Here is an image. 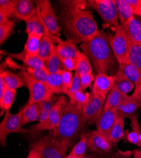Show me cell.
<instances>
[{
  "mask_svg": "<svg viewBox=\"0 0 141 158\" xmlns=\"http://www.w3.org/2000/svg\"><path fill=\"white\" fill-rule=\"evenodd\" d=\"M60 22L64 33L77 43L89 41L98 29L92 11L85 9L87 1H61Z\"/></svg>",
  "mask_w": 141,
  "mask_h": 158,
  "instance_id": "1",
  "label": "cell"
},
{
  "mask_svg": "<svg viewBox=\"0 0 141 158\" xmlns=\"http://www.w3.org/2000/svg\"><path fill=\"white\" fill-rule=\"evenodd\" d=\"M112 37L111 34L99 31L91 40L80 45L83 52L91 60L97 73L108 74L118 63L110 44Z\"/></svg>",
  "mask_w": 141,
  "mask_h": 158,
  "instance_id": "2",
  "label": "cell"
},
{
  "mask_svg": "<svg viewBox=\"0 0 141 158\" xmlns=\"http://www.w3.org/2000/svg\"><path fill=\"white\" fill-rule=\"evenodd\" d=\"M87 121L83 109L75 103L68 102L61 110L58 127L51 134L61 140H66L72 145L78 137H82Z\"/></svg>",
  "mask_w": 141,
  "mask_h": 158,
  "instance_id": "3",
  "label": "cell"
},
{
  "mask_svg": "<svg viewBox=\"0 0 141 158\" xmlns=\"http://www.w3.org/2000/svg\"><path fill=\"white\" fill-rule=\"evenodd\" d=\"M71 146L70 142L61 140L50 134L33 141L31 143V149L39 153L43 158H65Z\"/></svg>",
  "mask_w": 141,
  "mask_h": 158,
  "instance_id": "4",
  "label": "cell"
},
{
  "mask_svg": "<svg viewBox=\"0 0 141 158\" xmlns=\"http://www.w3.org/2000/svg\"><path fill=\"white\" fill-rule=\"evenodd\" d=\"M25 81L29 92V97L27 104L41 102L43 101H54L56 97L46 83L37 81L25 70L18 73Z\"/></svg>",
  "mask_w": 141,
  "mask_h": 158,
  "instance_id": "5",
  "label": "cell"
},
{
  "mask_svg": "<svg viewBox=\"0 0 141 158\" xmlns=\"http://www.w3.org/2000/svg\"><path fill=\"white\" fill-rule=\"evenodd\" d=\"M67 102V100L65 97L60 96L55 102L53 108L49 111L46 119L43 122L30 127L27 130V133L35 135L43 131L55 130L59 125L62 108Z\"/></svg>",
  "mask_w": 141,
  "mask_h": 158,
  "instance_id": "6",
  "label": "cell"
},
{
  "mask_svg": "<svg viewBox=\"0 0 141 158\" xmlns=\"http://www.w3.org/2000/svg\"><path fill=\"white\" fill-rule=\"evenodd\" d=\"M110 44L118 64L128 63L132 42L121 25L116 28Z\"/></svg>",
  "mask_w": 141,
  "mask_h": 158,
  "instance_id": "7",
  "label": "cell"
},
{
  "mask_svg": "<svg viewBox=\"0 0 141 158\" xmlns=\"http://www.w3.org/2000/svg\"><path fill=\"white\" fill-rule=\"evenodd\" d=\"M15 133H27V130L22 128L21 111L14 114L7 111L0 123V144L2 148L6 146L7 137Z\"/></svg>",
  "mask_w": 141,
  "mask_h": 158,
  "instance_id": "8",
  "label": "cell"
},
{
  "mask_svg": "<svg viewBox=\"0 0 141 158\" xmlns=\"http://www.w3.org/2000/svg\"><path fill=\"white\" fill-rule=\"evenodd\" d=\"M87 6L96 10L106 23L116 28L120 25L114 0H89Z\"/></svg>",
  "mask_w": 141,
  "mask_h": 158,
  "instance_id": "9",
  "label": "cell"
},
{
  "mask_svg": "<svg viewBox=\"0 0 141 158\" xmlns=\"http://www.w3.org/2000/svg\"><path fill=\"white\" fill-rule=\"evenodd\" d=\"M35 2L39 7L41 15L46 27L55 37H60L61 28L58 23V19L50 2L48 0Z\"/></svg>",
  "mask_w": 141,
  "mask_h": 158,
  "instance_id": "10",
  "label": "cell"
},
{
  "mask_svg": "<svg viewBox=\"0 0 141 158\" xmlns=\"http://www.w3.org/2000/svg\"><path fill=\"white\" fill-rule=\"evenodd\" d=\"M114 85V75H109L103 73H97L92 87V95L99 96L105 101Z\"/></svg>",
  "mask_w": 141,
  "mask_h": 158,
  "instance_id": "11",
  "label": "cell"
},
{
  "mask_svg": "<svg viewBox=\"0 0 141 158\" xmlns=\"http://www.w3.org/2000/svg\"><path fill=\"white\" fill-rule=\"evenodd\" d=\"M87 146L88 150L99 155L108 154L112 148L107 139L97 130L87 133Z\"/></svg>",
  "mask_w": 141,
  "mask_h": 158,
  "instance_id": "12",
  "label": "cell"
},
{
  "mask_svg": "<svg viewBox=\"0 0 141 158\" xmlns=\"http://www.w3.org/2000/svg\"><path fill=\"white\" fill-rule=\"evenodd\" d=\"M12 17L18 20L26 21L37 11L35 2L32 0H13Z\"/></svg>",
  "mask_w": 141,
  "mask_h": 158,
  "instance_id": "13",
  "label": "cell"
},
{
  "mask_svg": "<svg viewBox=\"0 0 141 158\" xmlns=\"http://www.w3.org/2000/svg\"><path fill=\"white\" fill-rule=\"evenodd\" d=\"M105 102L99 96L95 95L91 96L88 104L83 109L84 115L89 124L93 125L96 123L103 110Z\"/></svg>",
  "mask_w": 141,
  "mask_h": 158,
  "instance_id": "14",
  "label": "cell"
},
{
  "mask_svg": "<svg viewBox=\"0 0 141 158\" xmlns=\"http://www.w3.org/2000/svg\"><path fill=\"white\" fill-rule=\"evenodd\" d=\"M118 116L116 110L102 111L95 123L97 130L106 138L111 129L116 122Z\"/></svg>",
  "mask_w": 141,
  "mask_h": 158,
  "instance_id": "15",
  "label": "cell"
},
{
  "mask_svg": "<svg viewBox=\"0 0 141 158\" xmlns=\"http://www.w3.org/2000/svg\"><path fill=\"white\" fill-rule=\"evenodd\" d=\"M121 25L131 42L141 46V19L134 15Z\"/></svg>",
  "mask_w": 141,
  "mask_h": 158,
  "instance_id": "16",
  "label": "cell"
},
{
  "mask_svg": "<svg viewBox=\"0 0 141 158\" xmlns=\"http://www.w3.org/2000/svg\"><path fill=\"white\" fill-rule=\"evenodd\" d=\"M5 52V55H8L10 58L17 59L22 61L29 68L46 69V63L38 55H31L27 54L24 51L19 53H8Z\"/></svg>",
  "mask_w": 141,
  "mask_h": 158,
  "instance_id": "17",
  "label": "cell"
},
{
  "mask_svg": "<svg viewBox=\"0 0 141 158\" xmlns=\"http://www.w3.org/2000/svg\"><path fill=\"white\" fill-rule=\"evenodd\" d=\"M56 49L61 58H72L77 59V57L81 52L77 47L76 43L71 38H67L65 41H62L59 39Z\"/></svg>",
  "mask_w": 141,
  "mask_h": 158,
  "instance_id": "18",
  "label": "cell"
},
{
  "mask_svg": "<svg viewBox=\"0 0 141 158\" xmlns=\"http://www.w3.org/2000/svg\"><path fill=\"white\" fill-rule=\"evenodd\" d=\"M60 37H55L47 28L43 35L41 44L39 47L38 56H39L45 63L48 59L51 53L52 46L55 43H57Z\"/></svg>",
  "mask_w": 141,
  "mask_h": 158,
  "instance_id": "19",
  "label": "cell"
},
{
  "mask_svg": "<svg viewBox=\"0 0 141 158\" xmlns=\"http://www.w3.org/2000/svg\"><path fill=\"white\" fill-rule=\"evenodd\" d=\"M140 107H141L140 103L135 99L132 95H126L117 108L116 111L118 116H123L125 118L136 113V111Z\"/></svg>",
  "mask_w": 141,
  "mask_h": 158,
  "instance_id": "20",
  "label": "cell"
},
{
  "mask_svg": "<svg viewBox=\"0 0 141 158\" xmlns=\"http://www.w3.org/2000/svg\"><path fill=\"white\" fill-rule=\"evenodd\" d=\"M125 118L118 116L116 122L111 129L106 139L111 144V146H114L120 140L126 137V131L124 130Z\"/></svg>",
  "mask_w": 141,
  "mask_h": 158,
  "instance_id": "21",
  "label": "cell"
},
{
  "mask_svg": "<svg viewBox=\"0 0 141 158\" xmlns=\"http://www.w3.org/2000/svg\"><path fill=\"white\" fill-rule=\"evenodd\" d=\"M36 6L37 11L35 14L29 19L25 21V23H26V29H25V32L27 33V34L31 32H36L43 35L47 27H46L43 18L41 17L39 7L37 4Z\"/></svg>",
  "mask_w": 141,
  "mask_h": 158,
  "instance_id": "22",
  "label": "cell"
},
{
  "mask_svg": "<svg viewBox=\"0 0 141 158\" xmlns=\"http://www.w3.org/2000/svg\"><path fill=\"white\" fill-rule=\"evenodd\" d=\"M129 118L131 120L132 130L129 132L126 131V139L131 143L141 148V143L139 140V137L141 134V127L138 120V114L136 113L132 114Z\"/></svg>",
  "mask_w": 141,
  "mask_h": 158,
  "instance_id": "23",
  "label": "cell"
},
{
  "mask_svg": "<svg viewBox=\"0 0 141 158\" xmlns=\"http://www.w3.org/2000/svg\"><path fill=\"white\" fill-rule=\"evenodd\" d=\"M0 73H2L4 76L6 88L16 90L17 89L27 87L23 79L19 74H15L10 71H6L2 67Z\"/></svg>",
  "mask_w": 141,
  "mask_h": 158,
  "instance_id": "24",
  "label": "cell"
},
{
  "mask_svg": "<svg viewBox=\"0 0 141 158\" xmlns=\"http://www.w3.org/2000/svg\"><path fill=\"white\" fill-rule=\"evenodd\" d=\"M43 35L36 32L27 34V39L24 45L23 51L31 55H38Z\"/></svg>",
  "mask_w": 141,
  "mask_h": 158,
  "instance_id": "25",
  "label": "cell"
},
{
  "mask_svg": "<svg viewBox=\"0 0 141 158\" xmlns=\"http://www.w3.org/2000/svg\"><path fill=\"white\" fill-rule=\"evenodd\" d=\"M120 25L124 23L134 15V9L126 0H114Z\"/></svg>",
  "mask_w": 141,
  "mask_h": 158,
  "instance_id": "26",
  "label": "cell"
},
{
  "mask_svg": "<svg viewBox=\"0 0 141 158\" xmlns=\"http://www.w3.org/2000/svg\"><path fill=\"white\" fill-rule=\"evenodd\" d=\"M120 69L126 78L131 81L135 85H141V71L130 63L120 64Z\"/></svg>",
  "mask_w": 141,
  "mask_h": 158,
  "instance_id": "27",
  "label": "cell"
},
{
  "mask_svg": "<svg viewBox=\"0 0 141 158\" xmlns=\"http://www.w3.org/2000/svg\"><path fill=\"white\" fill-rule=\"evenodd\" d=\"M114 77V87H116L122 94L128 95V94L130 93L133 89H135V84L129 81L120 69H118Z\"/></svg>",
  "mask_w": 141,
  "mask_h": 158,
  "instance_id": "28",
  "label": "cell"
},
{
  "mask_svg": "<svg viewBox=\"0 0 141 158\" xmlns=\"http://www.w3.org/2000/svg\"><path fill=\"white\" fill-rule=\"evenodd\" d=\"M22 127L27 123L34 122L37 120L39 108L37 103L26 104L22 109Z\"/></svg>",
  "mask_w": 141,
  "mask_h": 158,
  "instance_id": "29",
  "label": "cell"
},
{
  "mask_svg": "<svg viewBox=\"0 0 141 158\" xmlns=\"http://www.w3.org/2000/svg\"><path fill=\"white\" fill-rule=\"evenodd\" d=\"M125 96L126 95L122 94L116 87H114L108 94L105 100L103 110L102 111L116 110L119 106V104L123 100Z\"/></svg>",
  "mask_w": 141,
  "mask_h": 158,
  "instance_id": "30",
  "label": "cell"
},
{
  "mask_svg": "<svg viewBox=\"0 0 141 158\" xmlns=\"http://www.w3.org/2000/svg\"><path fill=\"white\" fill-rule=\"evenodd\" d=\"M46 66L50 73H55L62 70L61 58L58 53L55 44H53L52 46L51 53L46 62Z\"/></svg>",
  "mask_w": 141,
  "mask_h": 158,
  "instance_id": "31",
  "label": "cell"
},
{
  "mask_svg": "<svg viewBox=\"0 0 141 158\" xmlns=\"http://www.w3.org/2000/svg\"><path fill=\"white\" fill-rule=\"evenodd\" d=\"M46 84L55 94H63V84L61 70L55 73H49L47 78Z\"/></svg>",
  "mask_w": 141,
  "mask_h": 158,
  "instance_id": "32",
  "label": "cell"
},
{
  "mask_svg": "<svg viewBox=\"0 0 141 158\" xmlns=\"http://www.w3.org/2000/svg\"><path fill=\"white\" fill-rule=\"evenodd\" d=\"M16 94L15 90L6 88L3 96L0 98V110H1L0 114L1 116H3L6 111H10L15 100Z\"/></svg>",
  "mask_w": 141,
  "mask_h": 158,
  "instance_id": "33",
  "label": "cell"
},
{
  "mask_svg": "<svg viewBox=\"0 0 141 158\" xmlns=\"http://www.w3.org/2000/svg\"><path fill=\"white\" fill-rule=\"evenodd\" d=\"M76 60L77 69L75 72L78 73L79 75L93 73V68L90 59L84 52H80Z\"/></svg>",
  "mask_w": 141,
  "mask_h": 158,
  "instance_id": "34",
  "label": "cell"
},
{
  "mask_svg": "<svg viewBox=\"0 0 141 158\" xmlns=\"http://www.w3.org/2000/svg\"><path fill=\"white\" fill-rule=\"evenodd\" d=\"M87 149V134H84L81 137L80 140L73 147L70 153L76 158H84Z\"/></svg>",
  "mask_w": 141,
  "mask_h": 158,
  "instance_id": "35",
  "label": "cell"
},
{
  "mask_svg": "<svg viewBox=\"0 0 141 158\" xmlns=\"http://www.w3.org/2000/svg\"><path fill=\"white\" fill-rule=\"evenodd\" d=\"M128 63L135 66L141 71V46L132 43Z\"/></svg>",
  "mask_w": 141,
  "mask_h": 158,
  "instance_id": "36",
  "label": "cell"
},
{
  "mask_svg": "<svg viewBox=\"0 0 141 158\" xmlns=\"http://www.w3.org/2000/svg\"><path fill=\"white\" fill-rule=\"evenodd\" d=\"M15 31V23L12 20L0 24V44L2 45Z\"/></svg>",
  "mask_w": 141,
  "mask_h": 158,
  "instance_id": "37",
  "label": "cell"
},
{
  "mask_svg": "<svg viewBox=\"0 0 141 158\" xmlns=\"http://www.w3.org/2000/svg\"><path fill=\"white\" fill-rule=\"evenodd\" d=\"M55 102H54V101H47L37 102L38 108H39V114H38L37 120L38 122H43L46 119L49 111L53 108Z\"/></svg>",
  "mask_w": 141,
  "mask_h": 158,
  "instance_id": "38",
  "label": "cell"
},
{
  "mask_svg": "<svg viewBox=\"0 0 141 158\" xmlns=\"http://www.w3.org/2000/svg\"><path fill=\"white\" fill-rule=\"evenodd\" d=\"M91 96L92 95L91 93H89V92L84 93V91L82 90H80L78 92H77L72 99L69 100V102L72 103H75L79 105L82 109H84L86 107L89 101H90Z\"/></svg>",
  "mask_w": 141,
  "mask_h": 158,
  "instance_id": "39",
  "label": "cell"
},
{
  "mask_svg": "<svg viewBox=\"0 0 141 158\" xmlns=\"http://www.w3.org/2000/svg\"><path fill=\"white\" fill-rule=\"evenodd\" d=\"M25 71H26L30 75H31L33 78L36 79L37 81H39L44 83H46L48 76L50 73L47 69H39L27 67Z\"/></svg>",
  "mask_w": 141,
  "mask_h": 158,
  "instance_id": "40",
  "label": "cell"
},
{
  "mask_svg": "<svg viewBox=\"0 0 141 158\" xmlns=\"http://www.w3.org/2000/svg\"><path fill=\"white\" fill-rule=\"evenodd\" d=\"M62 78H63V94H67V92L71 88L73 81V76L72 72L66 70H61Z\"/></svg>",
  "mask_w": 141,
  "mask_h": 158,
  "instance_id": "41",
  "label": "cell"
},
{
  "mask_svg": "<svg viewBox=\"0 0 141 158\" xmlns=\"http://www.w3.org/2000/svg\"><path fill=\"white\" fill-rule=\"evenodd\" d=\"M82 90L81 88V79H80V75L78 73L75 72L74 75H73V81L72 85L71 88L69 89V90L67 92V96L68 97L69 99L71 100L73 98L75 94L78 92L79 90Z\"/></svg>",
  "mask_w": 141,
  "mask_h": 158,
  "instance_id": "42",
  "label": "cell"
},
{
  "mask_svg": "<svg viewBox=\"0 0 141 158\" xmlns=\"http://www.w3.org/2000/svg\"><path fill=\"white\" fill-rule=\"evenodd\" d=\"M81 88L83 91H84L87 88L90 87L92 83L94 82L95 77L93 73H89L80 75Z\"/></svg>",
  "mask_w": 141,
  "mask_h": 158,
  "instance_id": "43",
  "label": "cell"
},
{
  "mask_svg": "<svg viewBox=\"0 0 141 158\" xmlns=\"http://www.w3.org/2000/svg\"><path fill=\"white\" fill-rule=\"evenodd\" d=\"M62 69L66 70L70 72L76 71L77 69V60L75 58H61Z\"/></svg>",
  "mask_w": 141,
  "mask_h": 158,
  "instance_id": "44",
  "label": "cell"
},
{
  "mask_svg": "<svg viewBox=\"0 0 141 158\" xmlns=\"http://www.w3.org/2000/svg\"><path fill=\"white\" fill-rule=\"evenodd\" d=\"M13 3L10 0H1L0 1V11L5 14L8 18L12 17Z\"/></svg>",
  "mask_w": 141,
  "mask_h": 158,
  "instance_id": "45",
  "label": "cell"
},
{
  "mask_svg": "<svg viewBox=\"0 0 141 158\" xmlns=\"http://www.w3.org/2000/svg\"><path fill=\"white\" fill-rule=\"evenodd\" d=\"M132 96L141 104V85H135Z\"/></svg>",
  "mask_w": 141,
  "mask_h": 158,
  "instance_id": "46",
  "label": "cell"
},
{
  "mask_svg": "<svg viewBox=\"0 0 141 158\" xmlns=\"http://www.w3.org/2000/svg\"><path fill=\"white\" fill-rule=\"evenodd\" d=\"M132 154H133V152L132 151H125L123 152L122 151H118L117 152V156L113 158H129Z\"/></svg>",
  "mask_w": 141,
  "mask_h": 158,
  "instance_id": "47",
  "label": "cell"
},
{
  "mask_svg": "<svg viewBox=\"0 0 141 158\" xmlns=\"http://www.w3.org/2000/svg\"><path fill=\"white\" fill-rule=\"evenodd\" d=\"M134 14L135 15H137L138 17H141V0L137 6L134 9Z\"/></svg>",
  "mask_w": 141,
  "mask_h": 158,
  "instance_id": "48",
  "label": "cell"
},
{
  "mask_svg": "<svg viewBox=\"0 0 141 158\" xmlns=\"http://www.w3.org/2000/svg\"><path fill=\"white\" fill-rule=\"evenodd\" d=\"M126 2L131 5V6L133 8L134 10V9L137 6L139 3H140V0H126Z\"/></svg>",
  "mask_w": 141,
  "mask_h": 158,
  "instance_id": "49",
  "label": "cell"
},
{
  "mask_svg": "<svg viewBox=\"0 0 141 158\" xmlns=\"http://www.w3.org/2000/svg\"><path fill=\"white\" fill-rule=\"evenodd\" d=\"M133 158H141V149H135L133 151Z\"/></svg>",
  "mask_w": 141,
  "mask_h": 158,
  "instance_id": "50",
  "label": "cell"
},
{
  "mask_svg": "<svg viewBox=\"0 0 141 158\" xmlns=\"http://www.w3.org/2000/svg\"><path fill=\"white\" fill-rule=\"evenodd\" d=\"M84 158H101L95 154H86Z\"/></svg>",
  "mask_w": 141,
  "mask_h": 158,
  "instance_id": "51",
  "label": "cell"
},
{
  "mask_svg": "<svg viewBox=\"0 0 141 158\" xmlns=\"http://www.w3.org/2000/svg\"><path fill=\"white\" fill-rule=\"evenodd\" d=\"M65 158H76V157L74 156H73L71 153H70L68 155L66 156Z\"/></svg>",
  "mask_w": 141,
  "mask_h": 158,
  "instance_id": "52",
  "label": "cell"
},
{
  "mask_svg": "<svg viewBox=\"0 0 141 158\" xmlns=\"http://www.w3.org/2000/svg\"><path fill=\"white\" fill-rule=\"evenodd\" d=\"M139 140H140V143H141V134H140V137H139Z\"/></svg>",
  "mask_w": 141,
  "mask_h": 158,
  "instance_id": "53",
  "label": "cell"
}]
</instances>
